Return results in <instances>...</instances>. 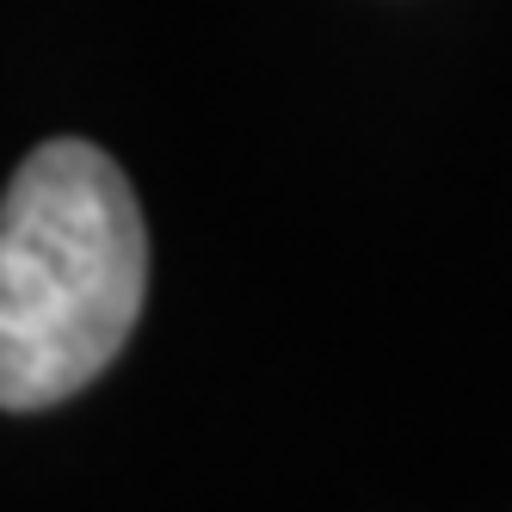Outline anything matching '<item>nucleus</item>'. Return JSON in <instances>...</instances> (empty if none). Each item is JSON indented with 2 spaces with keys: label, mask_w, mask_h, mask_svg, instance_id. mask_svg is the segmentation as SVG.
<instances>
[{
  "label": "nucleus",
  "mask_w": 512,
  "mask_h": 512,
  "mask_svg": "<svg viewBox=\"0 0 512 512\" xmlns=\"http://www.w3.org/2000/svg\"><path fill=\"white\" fill-rule=\"evenodd\" d=\"M149 235L118 161L93 142L31 149L0 198V408L81 395L142 315Z\"/></svg>",
  "instance_id": "obj_1"
}]
</instances>
